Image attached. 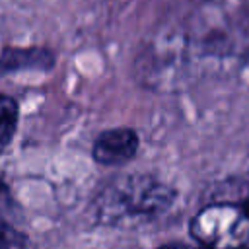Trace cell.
Here are the masks:
<instances>
[{
	"instance_id": "6da1fadb",
	"label": "cell",
	"mask_w": 249,
	"mask_h": 249,
	"mask_svg": "<svg viewBox=\"0 0 249 249\" xmlns=\"http://www.w3.org/2000/svg\"><path fill=\"white\" fill-rule=\"evenodd\" d=\"M173 200L171 185L148 173H128L115 177L97 193L91 212L99 224L126 228L160 218Z\"/></svg>"
},
{
	"instance_id": "7a4b0ae2",
	"label": "cell",
	"mask_w": 249,
	"mask_h": 249,
	"mask_svg": "<svg viewBox=\"0 0 249 249\" xmlns=\"http://www.w3.org/2000/svg\"><path fill=\"white\" fill-rule=\"evenodd\" d=\"M191 235L206 249H245L249 210L233 202L208 204L191 220Z\"/></svg>"
},
{
	"instance_id": "3957f363",
	"label": "cell",
	"mask_w": 249,
	"mask_h": 249,
	"mask_svg": "<svg viewBox=\"0 0 249 249\" xmlns=\"http://www.w3.org/2000/svg\"><path fill=\"white\" fill-rule=\"evenodd\" d=\"M140 146L138 134L128 126H115L103 130L91 148V156L101 165H123L130 161Z\"/></svg>"
},
{
	"instance_id": "277c9868",
	"label": "cell",
	"mask_w": 249,
	"mask_h": 249,
	"mask_svg": "<svg viewBox=\"0 0 249 249\" xmlns=\"http://www.w3.org/2000/svg\"><path fill=\"white\" fill-rule=\"evenodd\" d=\"M54 58L47 49H4L0 54V72H18L23 68L49 70Z\"/></svg>"
},
{
	"instance_id": "5b68a950",
	"label": "cell",
	"mask_w": 249,
	"mask_h": 249,
	"mask_svg": "<svg viewBox=\"0 0 249 249\" xmlns=\"http://www.w3.org/2000/svg\"><path fill=\"white\" fill-rule=\"evenodd\" d=\"M18 117H19V109L16 99L6 93H0V154L8 148V144L16 134Z\"/></svg>"
},
{
	"instance_id": "8992f818",
	"label": "cell",
	"mask_w": 249,
	"mask_h": 249,
	"mask_svg": "<svg viewBox=\"0 0 249 249\" xmlns=\"http://www.w3.org/2000/svg\"><path fill=\"white\" fill-rule=\"evenodd\" d=\"M0 249H27L25 235L0 216Z\"/></svg>"
},
{
	"instance_id": "52a82bcc",
	"label": "cell",
	"mask_w": 249,
	"mask_h": 249,
	"mask_svg": "<svg viewBox=\"0 0 249 249\" xmlns=\"http://www.w3.org/2000/svg\"><path fill=\"white\" fill-rule=\"evenodd\" d=\"M8 200H10V193H8L6 185L0 181V208H4V206L8 204ZM0 216H2V214H0Z\"/></svg>"
},
{
	"instance_id": "ba28073f",
	"label": "cell",
	"mask_w": 249,
	"mask_h": 249,
	"mask_svg": "<svg viewBox=\"0 0 249 249\" xmlns=\"http://www.w3.org/2000/svg\"><path fill=\"white\" fill-rule=\"evenodd\" d=\"M165 249H181V247H165Z\"/></svg>"
}]
</instances>
